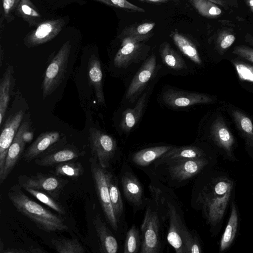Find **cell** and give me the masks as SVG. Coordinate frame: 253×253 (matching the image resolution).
Instances as JSON below:
<instances>
[{"instance_id": "1", "label": "cell", "mask_w": 253, "mask_h": 253, "mask_svg": "<svg viewBox=\"0 0 253 253\" xmlns=\"http://www.w3.org/2000/svg\"><path fill=\"white\" fill-rule=\"evenodd\" d=\"M161 221L168 224L167 239L176 253H185L183 234L188 228L178 202L168 190L150 185Z\"/></svg>"}, {"instance_id": "2", "label": "cell", "mask_w": 253, "mask_h": 253, "mask_svg": "<svg viewBox=\"0 0 253 253\" xmlns=\"http://www.w3.org/2000/svg\"><path fill=\"white\" fill-rule=\"evenodd\" d=\"M8 197L16 210L47 232L66 231L68 227L65 219L33 201L22 190L18 184L10 188Z\"/></svg>"}, {"instance_id": "3", "label": "cell", "mask_w": 253, "mask_h": 253, "mask_svg": "<svg viewBox=\"0 0 253 253\" xmlns=\"http://www.w3.org/2000/svg\"><path fill=\"white\" fill-rule=\"evenodd\" d=\"M161 219L154 199L147 204L141 227V253H159L162 249Z\"/></svg>"}, {"instance_id": "4", "label": "cell", "mask_w": 253, "mask_h": 253, "mask_svg": "<svg viewBox=\"0 0 253 253\" xmlns=\"http://www.w3.org/2000/svg\"><path fill=\"white\" fill-rule=\"evenodd\" d=\"M71 47L70 41L64 43L48 65L42 84L43 98L52 94L62 82L67 69Z\"/></svg>"}, {"instance_id": "5", "label": "cell", "mask_w": 253, "mask_h": 253, "mask_svg": "<svg viewBox=\"0 0 253 253\" xmlns=\"http://www.w3.org/2000/svg\"><path fill=\"white\" fill-rule=\"evenodd\" d=\"M90 168L95 191L107 221L117 231L119 223L111 205L106 177V169L103 168L93 157L89 159Z\"/></svg>"}, {"instance_id": "6", "label": "cell", "mask_w": 253, "mask_h": 253, "mask_svg": "<svg viewBox=\"0 0 253 253\" xmlns=\"http://www.w3.org/2000/svg\"><path fill=\"white\" fill-rule=\"evenodd\" d=\"M89 141L93 157L103 168L109 167L116 151L115 139L96 128L90 127Z\"/></svg>"}, {"instance_id": "7", "label": "cell", "mask_w": 253, "mask_h": 253, "mask_svg": "<svg viewBox=\"0 0 253 253\" xmlns=\"http://www.w3.org/2000/svg\"><path fill=\"white\" fill-rule=\"evenodd\" d=\"M231 191L224 195H217L210 189L204 188L199 194V200L208 223L215 226L221 220L231 196Z\"/></svg>"}, {"instance_id": "8", "label": "cell", "mask_w": 253, "mask_h": 253, "mask_svg": "<svg viewBox=\"0 0 253 253\" xmlns=\"http://www.w3.org/2000/svg\"><path fill=\"white\" fill-rule=\"evenodd\" d=\"M153 35V33H151L146 35L128 37L122 39L121 47L114 58V65L120 68L127 67L144 50L148 48L142 42L148 40Z\"/></svg>"}, {"instance_id": "9", "label": "cell", "mask_w": 253, "mask_h": 253, "mask_svg": "<svg viewBox=\"0 0 253 253\" xmlns=\"http://www.w3.org/2000/svg\"><path fill=\"white\" fill-rule=\"evenodd\" d=\"M18 180L21 187H29L42 190L55 199L68 182L55 174L42 173L31 176L21 175Z\"/></svg>"}, {"instance_id": "10", "label": "cell", "mask_w": 253, "mask_h": 253, "mask_svg": "<svg viewBox=\"0 0 253 253\" xmlns=\"http://www.w3.org/2000/svg\"><path fill=\"white\" fill-rule=\"evenodd\" d=\"M62 140L60 132L46 131L41 134L23 153L22 158L25 162L30 161L57 149Z\"/></svg>"}, {"instance_id": "11", "label": "cell", "mask_w": 253, "mask_h": 253, "mask_svg": "<svg viewBox=\"0 0 253 253\" xmlns=\"http://www.w3.org/2000/svg\"><path fill=\"white\" fill-rule=\"evenodd\" d=\"M156 69V57L155 54H152L145 60L132 79L126 92V99L133 102L144 90Z\"/></svg>"}, {"instance_id": "12", "label": "cell", "mask_w": 253, "mask_h": 253, "mask_svg": "<svg viewBox=\"0 0 253 253\" xmlns=\"http://www.w3.org/2000/svg\"><path fill=\"white\" fill-rule=\"evenodd\" d=\"M209 163L205 158L178 161L167 164L169 177L177 182L185 181L199 173Z\"/></svg>"}, {"instance_id": "13", "label": "cell", "mask_w": 253, "mask_h": 253, "mask_svg": "<svg viewBox=\"0 0 253 253\" xmlns=\"http://www.w3.org/2000/svg\"><path fill=\"white\" fill-rule=\"evenodd\" d=\"M162 96L165 104L174 108H184L212 101V98L206 94L173 89L167 90Z\"/></svg>"}, {"instance_id": "14", "label": "cell", "mask_w": 253, "mask_h": 253, "mask_svg": "<svg viewBox=\"0 0 253 253\" xmlns=\"http://www.w3.org/2000/svg\"><path fill=\"white\" fill-rule=\"evenodd\" d=\"M64 25L65 21L62 18L40 23L37 28L26 37L25 43L27 46L31 47L49 42L61 32Z\"/></svg>"}, {"instance_id": "15", "label": "cell", "mask_w": 253, "mask_h": 253, "mask_svg": "<svg viewBox=\"0 0 253 253\" xmlns=\"http://www.w3.org/2000/svg\"><path fill=\"white\" fill-rule=\"evenodd\" d=\"M24 112L19 111L10 116L5 122L0 136V176L2 175L6 157L20 126Z\"/></svg>"}, {"instance_id": "16", "label": "cell", "mask_w": 253, "mask_h": 253, "mask_svg": "<svg viewBox=\"0 0 253 253\" xmlns=\"http://www.w3.org/2000/svg\"><path fill=\"white\" fill-rule=\"evenodd\" d=\"M124 194L134 209L141 208L143 202L142 186L131 169H123L121 177Z\"/></svg>"}, {"instance_id": "17", "label": "cell", "mask_w": 253, "mask_h": 253, "mask_svg": "<svg viewBox=\"0 0 253 253\" xmlns=\"http://www.w3.org/2000/svg\"><path fill=\"white\" fill-rule=\"evenodd\" d=\"M211 135L216 145L225 151L229 156H231L235 139L221 118H217L212 123L211 127Z\"/></svg>"}, {"instance_id": "18", "label": "cell", "mask_w": 253, "mask_h": 253, "mask_svg": "<svg viewBox=\"0 0 253 253\" xmlns=\"http://www.w3.org/2000/svg\"><path fill=\"white\" fill-rule=\"evenodd\" d=\"M205 157L204 151L195 146H173L155 162V165L158 166L172 162L199 159Z\"/></svg>"}, {"instance_id": "19", "label": "cell", "mask_w": 253, "mask_h": 253, "mask_svg": "<svg viewBox=\"0 0 253 253\" xmlns=\"http://www.w3.org/2000/svg\"><path fill=\"white\" fill-rule=\"evenodd\" d=\"M22 130L23 127L21 125L8 149L5 160L3 173L0 176V184H2L7 178L23 154L26 143L22 137Z\"/></svg>"}, {"instance_id": "20", "label": "cell", "mask_w": 253, "mask_h": 253, "mask_svg": "<svg viewBox=\"0 0 253 253\" xmlns=\"http://www.w3.org/2000/svg\"><path fill=\"white\" fill-rule=\"evenodd\" d=\"M84 154V152H80L75 148L55 149L36 159L35 163L40 166L52 167L63 162L77 159Z\"/></svg>"}, {"instance_id": "21", "label": "cell", "mask_w": 253, "mask_h": 253, "mask_svg": "<svg viewBox=\"0 0 253 253\" xmlns=\"http://www.w3.org/2000/svg\"><path fill=\"white\" fill-rule=\"evenodd\" d=\"M93 224L99 239L100 253H116L119 248L117 240L99 215L95 216Z\"/></svg>"}, {"instance_id": "22", "label": "cell", "mask_w": 253, "mask_h": 253, "mask_svg": "<svg viewBox=\"0 0 253 253\" xmlns=\"http://www.w3.org/2000/svg\"><path fill=\"white\" fill-rule=\"evenodd\" d=\"M87 70L89 82L93 87L96 99L99 103L104 105L102 71L100 61L96 56L93 55L89 58Z\"/></svg>"}, {"instance_id": "23", "label": "cell", "mask_w": 253, "mask_h": 253, "mask_svg": "<svg viewBox=\"0 0 253 253\" xmlns=\"http://www.w3.org/2000/svg\"><path fill=\"white\" fill-rule=\"evenodd\" d=\"M148 91H146L138 98L135 105L127 108L122 114L120 123V129L125 132H129L140 118L146 103Z\"/></svg>"}, {"instance_id": "24", "label": "cell", "mask_w": 253, "mask_h": 253, "mask_svg": "<svg viewBox=\"0 0 253 253\" xmlns=\"http://www.w3.org/2000/svg\"><path fill=\"white\" fill-rule=\"evenodd\" d=\"M170 37L179 50L194 63L201 65L202 60L194 43L177 30L171 32Z\"/></svg>"}, {"instance_id": "25", "label": "cell", "mask_w": 253, "mask_h": 253, "mask_svg": "<svg viewBox=\"0 0 253 253\" xmlns=\"http://www.w3.org/2000/svg\"><path fill=\"white\" fill-rule=\"evenodd\" d=\"M172 147L169 145H162L143 149L135 152L132 155L131 159L136 165L146 167L155 162Z\"/></svg>"}, {"instance_id": "26", "label": "cell", "mask_w": 253, "mask_h": 253, "mask_svg": "<svg viewBox=\"0 0 253 253\" xmlns=\"http://www.w3.org/2000/svg\"><path fill=\"white\" fill-rule=\"evenodd\" d=\"M106 177L113 211L118 223L124 212L123 202L116 177L106 170Z\"/></svg>"}, {"instance_id": "27", "label": "cell", "mask_w": 253, "mask_h": 253, "mask_svg": "<svg viewBox=\"0 0 253 253\" xmlns=\"http://www.w3.org/2000/svg\"><path fill=\"white\" fill-rule=\"evenodd\" d=\"M13 69L12 65L7 67L0 84V125L1 126L8 105L12 87Z\"/></svg>"}, {"instance_id": "28", "label": "cell", "mask_w": 253, "mask_h": 253, "mask_svg": "<svg viewBox=\"0 0 253 253\" xmlns=\"http://www.w3.org/2000/svg\"><path fill=\"white\" fill-rule=\"evenodd\" d=\"M159 52L163 63L169 68L174 70L187 68L184 60L171 46L169 43L163 42L160 46Z\"/></svg>"}, {"instance_id": "29", "label": "cell", "mask_w": 253, "mask_h": 253, "mask_svg": "<svg viewBox=\"0 0 253 253\" xmlns=\"http://www.w3.org/2000/svg\"><path fill=\"white\" fill-rule=\"evenodd\" d=\"M231 114L238 130L246 143L253 147V124L252 121L244 113L237 109L232 110Z\"/></svg>"}, {"instance_id": "30", "label": "cell", "mask_w": 253, "mask_h": 253, "mask_svg": "<svg viewBox=\"0 0 253 253\" xmlns=\"http://www.w3.org/2000/svg\"><path fill=\"white\" fill-rule=\"evenodd\" d=\"M16 12L30 26L37 25L42 19L41 14L30 0H21L16 8Z\"/></svg>"}, {"instance_id": "31", "label": "cell", "mask_w": 253, "mask_h": 253, "mask_svg": "<svg viewBox=\"0 0 253 253\" xmlns=\"http://www.w3.org/2000/svg\"><path fill=\"white\" fill-rule=\"evenodd\" d=\"M238 223L237 211L234 204L232 203L230 216L220 241V251L225 250L232 243L237 231Z\"/></svg>"}, {"instance_id": "32", "label": "cell", "mask_w": 253, "mask_h": 253, "mask_svg": "<svg viewBox=\"0 0 253 253\" xmlns=\"http://www.w3.org/2000/svg\"><path fill=\"white\" fill-rule=\"evenodd\" d=\"M84 172L82 165L73 160L61 163L56 166L53 173L57 176H66L74 179L82 176Z\"/></svg>"}, {"instance_id": "33", "label": "cell", "mask_w": 253, "mask_h": 253, "mask_svg": "<svg viewBox=\"0 0 253 253\" xmlns=\"http://www.w3.org/2000/svg\"><path fill=\"white\" fill-rule=\"evenodd\" d=\"M53 248L58 253H84L85 249L76 239L58 238L51 240Z\"/></svg>"}, {"instance_id": "34", "label": "cell", "mask_w": 253, "mask_h": 253, "mask_svg": "<svg viewBox=\"0 0 253 253\" xmlns=\"http://www.w3.org/2000/svg\"><path fill=\"white\" fill-rule=\"evenodd\" d=\"M22 188L58 213L65 214L66 211L63 207L46 192L29 187H24Z\"/></svg>"}, {"instance_id": "35", "label": "cell", "mask_w": 253, "mask_h": 253, "mask_svg": "<svg viewBox=\"0 0 253 253\" xmlns=\"http://www.w3.org/2000/svg\"><path fill=\"white\" fill-rule=\"evenodd\" d=\"M203 16L212 18L221 13V10L210 0H187Z\"/></svg>"}, {"instance_id": "36", "label": "cell", "mask_w": 253, "mask_h": 253, "mask_svg": "<svg viewBox=\"0 0 253 253\" xmlns=\"http://www.w3.org/2000/svg\"><path fill=\"white\" fill-rule=\"evenodd\" d=\"M156 23L153 22L132 24L125 28L118 38L122 40L126 37L143 36L151 33Z\"/></svg>"}, {"instance_id": "37", "label": "cell", "mask_w": 253, "mask_h": 253, "mask_svg": "<svg viewBox=\"0 0 253 253\" xmlns=\"http://www.w3.org/2000/svg\"><path fill=\"white\" fill-rule=\"evenodd\" d=\"M141 236L137 227L132 225L126 234L124 253H136L141 246Z\"/></svg>"}, {"instance_id": "38", "label": "cell", "mask_w": 253, "mask_h": 253, "mask_svg": "<svg viewBox=\"0 0 253 253\" xmlns=\"http://www.w3.org/2000/svg\"><path fill=\"white\" fill-rule=\"evenodd\" d=\"M185 253H200L202 249L199 239L196 234L188 228L183 234Z\"/></svg>"}, {"instance_id": "39", "label": "cell", "mask_w": 253, "mask_h": 253, "mask_svg": "<svg viewBox=\"0 0 253 253\" xmlns=\"http://www.w3.org/2000/svg\"><path fill=\"white\" fill-rule=\"evenodd\" d=\"M106 5L121 9L128 12H145V10L128 0H94Z\"/></svg>"}, {"instance_id": "40", "label": "cell", "mask_w": 253, "mask_h": 253, "mask_svg": "<svg viewBox=\"0 0 253 253\" xmlns=\"http://www.w3.org/2000/svg\"><path fill=\"white\" fill-rule=\"evenodd\" d=\"M233 64L241 81L253 83V66L246 63L233 61Z\"/></svg>"}, {"instance_id": "41", "label": "cell", "mask_w": 253, "mask_h": 253, "mask_svg": "<svg viewBox=\"0 0 253 253\" xmlns=\"http://www.w3.org/2000/svg\"><path fill=\"white\" fill-rule=\"evenodd\" d=\"M233 182L227 178H220L213 183L211 190L214 193L223 195L230 191H232Z\"/></svg>"}, {"instance_id": "42", "label": "cell", "mask_w": 253, "mask_h": 253, "mask_svg": "<svg viewBox=\"0 0 253 253\" xmlns=\"http://www.w3.org/2000/svg\"><path fill=\"white\" fill-rule=\"evenodd\" d=\"M4 17L7 21L12 20V13L21 0H1Z\"/></svg>"}, {"instance_id": "43", "label": "cell", "mask_w": 253, "mask_h": 253, "mask_svg": "<svg viewBox=\"0 0 253 253\" xmlns=\"http://www.w3.org/2000/svg\"><path fill=\"white\" fill-rule=\"evenodd\" d=\"M233 53L253 63V49L245 45L236 46Z\"/></svg>"}, {"instance_id": "44", "label": "cell", "mask_w": 253, "mask_h": 253, "mask_svg": "<svg viewBox=\"0 0 253 253\" xmlns=\"http://www.w3.org/2000/svg\"><path fill=\"white\" fill-rule=\"evenodd\" d=\"M235 36L231 34H224L218 39V46L222 50L228 48L234 42Z\"/></svg>"}, {"instance_id": "45", "label": "cell", "mask_w": 253, "mask_h": 253, "mask_svg": "<svg viewBox=\"0 0 253 253\" xmlns=\"http://www.w3.org/2000/svg\"><path fill=\"white\" fill-rule=\"evenodd\" d=\"M141 2H147L152 4H161L171 1H178L179 0H138Z\"/></svg>"}, {"instance_id": "46", "label": "cell", "mask_w": 253, "mask_h": 253, "mask_svg": "<svg viewBox=\"0 0 253 253\" xmlns=\"http://www.w3.org/2000/svg\"><path fill=\"white\" fill-rule=\"evenodd\" d=\"M246 2L251 9L253 11V0H246Z\"/></svg>"}, {"instance_id": "47", "label": "cell", "mask_w": 253, "mask_h": 253, "mask_svg": "<svg viewBox=\"0 0 253 253\" xmlns=\"http://www.w3.org/2000/svg\"><path fill=\"white\" fill-rule=\"evenodd\" d=\"M252 44H253V43H252Z\"/></svg>"}]
</instances>
